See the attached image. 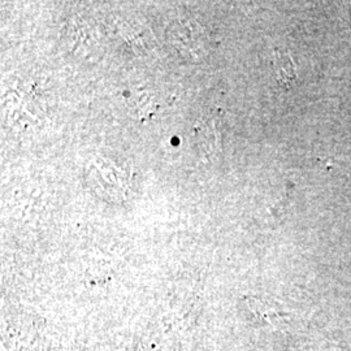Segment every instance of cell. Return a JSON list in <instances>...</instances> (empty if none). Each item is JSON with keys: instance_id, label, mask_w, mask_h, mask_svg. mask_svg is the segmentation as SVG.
Listing matches in <instances>:
<instances>
[{"instance_id": "2", "label": "cell", "mask_w": 351, "mask_h": 351, "mask_svg": "<svg viewBox=\"0 0 351 351\" xmlns=\"http://www.w3.org/2000/svg\"><path fill=\"white\" fill-rule=\"evenodd\" d=\"M275 62H276L277 78L281 84L290 85L293 81H295V77H297L295 69L289 56L276 53Z\"/></svg>"}, {"instance_id": "1", "label": "cell", "mask_w": 351, "mask_h": 351, "mask_svg": "<svg viewBox=\"0 0 351 351\" xmlns=\"http://www.w3.org/2000/svg\"><path fill=\"white\" fill-rule=\"evenodd\" d=\"M194 134L198 139L202 149L206 152L215 154L221 150V136L220 129L217 125V119L215 116L202 119L201 121L195 125Z\"/></svg>"}]
</instances>
